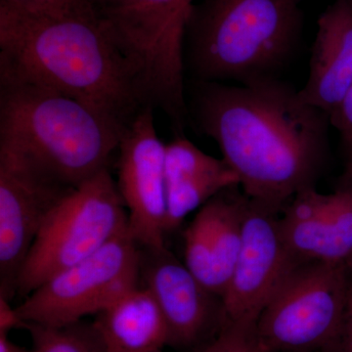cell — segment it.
Masks as SVG:
<instances>
[{
    "label": "cell",
    "instance_id": "1",
    "mask_svg": "<svg viewBox=\"0 0 352 352\" xmlns=\"http://www.w3.org/2000/svg\"><path fill=\"white\" fill-rule=\"evenodd\" d=\"M189 115L219 145L245 196L282 212L312 188L330 157V116L276 78L248 85L194 82Z\"/></svg>",
    "mask_w": 352,
    "mask_h": 352
},
{
    "label": "cell",
    "instance_id": "18",
    "mask_svg": "<svg viewBox=\"0 0 352 352\" xmlns=\"http://www.w3.org/2000/svg\"><path fill=\"white\" fill-rule=\"evenodd\" d=\"M32 352H108L94 324L76 322L64 327L25 323Z\"/></svg>",
    "mask_w": 352,
    "mask_h": 352
},
{
    "label": "cell",
    "instance_id": "15",
    "mask_svg": "<svg viewBox=\"0 0 352 352\" xmlns=\"http://www.w3.org/2000/svg\"><path fill=\"white\" fill-rule=\"evenodd\" d=\"M166 235L182 226L185 217L229 187L240 186L235 171L223 159L206 154L189 139L176 136L164 149Z\"/></svg>",
    "mask_w": 352,
    "mask_h": 352
},
{
    "label": "cell",
    "instance_id": "21",
    "mask_svg": "<svg viewBox=\"0 0 352 352\" xmlns=\"http://www.w3.org/2000/svg\"><path fill=\"white\" fill-rule=\"evenodd\" d=\"M331 124L340 132L344 146L352 144V85L338 108L330 116Z\"/></svg>",
    "mask_w": 352,
    "mask_h": 352
},
{
    "label": "cell",
    "instance_id": "7",
    "mask_svg": "<svg viewBox=\"0 0 352 352\" xmlns=\"http://www.w3.org/2000/svg\"><path fill=\"white\" fill-rule=\"evenodd\" d=\"M346 263L296 264L259 316V338L274 352H326L339 339L349 296Z\"/></svg>",
    "mask_w": 352,
    "mask_h": 352
},
{
    "label": "cell",
    "instance_id": "13",
    "mask_svg": "<svg viewBox=\"0 0 352 352\" xmlns=\"http://www.w3.org/2000/svg\"><path fill=\"white\" fill-rule=\"evenodd\" d=\"M282 232L296 263H346L352 254V187L321 194L302 190L285 207Z\"/></svg>",
    "mask_w": 352,
    "mask_h": 352
},
{
    "label": "cell",
    "instance_id": "10",
    "mask_svg": "<svg viewBox=\"0 0 352 352\" xmlns=\"http://www.w3.org/2000/svg\"><path fill=\"white\" fill-rule=\"evenodd\" d=\"M154 107L143 108L124 129L117 151V183L129 231L139 247L166 244V144L157 136Z\"/></svg>",
    "mask_w": 352,
    "mask_h": 352
},
{
    "label": "cell",
    "instance_id": "11",
    "mask_svg": "<svg viewBox=\"0 0 352 352\" xmlns=\"http://www.w3.org/2000/svg\"><path fill=\"white\" fill-rule=\"evenodd\" d=\"M140 249V282L156 298L168 331V346L197 352L226 322L223 302L197 279L166 245Z\"/></svg>",
    "mask_w": 352,
    "mask_h": 352
},
{
    "label": "cell",
    "instance_id": "19",
    "mask_svg": "<svg viewBox=\"0 0 352 352\" xmlns=\"http://www.w3.org/2000/svg\"><path fill=\"white\" fill-rule=\"evenodd\" d=\"M197 352H274L259 338L256 324L226 320L212 342Z\"/></svg>",
    "mask_w": 352,
    "mask_h": 352
},
{
    "label": "cell",
    "instance_id": "12",
    "mask_svg": "<svg viewBox=\"0 0 352 352\" xmlns=\"http://www.w3.org/2000/svg\"><path fill=\"white\" fill-rule=\"evenodd\" d=\"M279 212L249 198L239 258L222 296L226 320L258 324L261 312L298 264L285 242Z\"/></svg>",
    "mask_w": 352,
    "mask_h": 352
},
{
    "label": "cell",
    "instance_id": "27",
    "mask_svg": "<svg viewBox=\"0 0 352 352\" xmlns=\"http://www.w3.org/2000/svg\"><path fill=\"white\" fill-rule=\"evenodd\" d=\"M346 150H352V144L349 146H346Z\"/></svg>",
    "mask_w": 352,
    "mask_h": 352
},
{
    "label": "cell",
    "instance_id": "24",
    "mask_svg": "<svg viewBox=\"0 0 352 352\" xmlns=\"http://www.w3.org/2000/svg\"><path fill=\"white\" fill-rule=\"evenodd\" d=\"M346 157L344 170L340 179L338 188H349L352 187V150H346Z\"/></svg>",
    "mask_w": 352,
    "mask_h": 352
},
{
    "label": "cell",
    "instance_id": "4",
    "mask_svg": "<svg viewBox=\"0 0 352 352\" xmlns=\"http://www.w3.org/2000/svg\"><path fill=\"white\" fill-rule=\"evenodd\" d=\"M124 129L66 95L0 80V146L69 186L110 168Z\"/></svg>",
    "mask_w": 352,
    "mask_h": 352
},
{
    "label": "cell",
    "instance_id": "28",
    "mask_svg": "<svg viewBox=\"0 0 352 352\" xmlns=\"http://www.w3.org/2000/svg\"><path fill=\"white\" fill-rule=\"evenodd\" d=\"M153 352H162V351H153Z\"/></svg>",
    "mask_w": 352,
    "mask_h": 352
},
{
    "label": "cell",
    "instance_id": "8",
    "mask_svg": "<svg viewBox=\"0 0 352 352\" xmlns=\"http://www.w3.org/2000/svg\"><path fill=\"white\" fill-rule=\"evenodd\" d=\"M139 282L140 249L127 229L50 278L16 308L25 323L64 327L98 314Z\"/></svg>",
    "mask_w": 352,
    "mask_h": 352
},
{
    "label": "cell",
    "instance_id": "25",
    "mask_svg": "<svg viewBox=\"0 0 352 352\" xmlns=\"http://www.w3.org/2000/svg\"><path fill=\"white\" fill-rule=\"evenodd\" d=\"M346 265L347 270H349V272L352 274V254L349 256V258L346 259Z\"/></svg>",
    "mask_w": 352,
    "mask_h": 352
},
{
    "label": "cell",
    "instance_id": "9",
    "mask_svg": "<svg viewBox=\"0 0 352 352\" xmlns=\"http://www.w3.org/2000/svg\"><path fill=\"white\" fill-rule=\"evenodd\" d=\"M0 146V296L12 302L23 264L44 222L75 189Z\"/></svg>",
    "mask_w": 352,
    "mask_h": 352
},
{
    "label": "cell",
    "instance_id": "16",
    "mask_svg": "<svg viewBox=\"0 0 352 352\" xmlns=\"http://www.w3.org/2000/svg\"><path fill=\"white\" fill-rule=\"evenodd\" d=\"M92 324L108 352H153L168 344L163 312L140 285L96 314Z\"/></svg>",
    "mask_w": 352,
    "mask_h": 352
},
{
    "label": "cell",
    "instance_id": "20",
    "mask_svg": "<svg viewBox=\"0 0 352 352\" xmlns=\"http://www.w3.org/2000/svg\"><path fill=\"white\" fill-rule=\"evenodd\" d=\"M87 0H0L23 12L38 15H61L75 10L85 4Z\"/></svg>",
    "mask_w": 352,
    "mask_h": 352
},
{
    "label": "cell",
    "instance_id": "26",
    "mask_svg": "<svg viewBox=\"0 0 352 352\" xmlns=\"http://www.w3.org/2000/svg\"><path fill=\"white\" fill-rule=\"evenodd\" d=\"M18 352H32V351H25V349H22V347H21L20 351Z\"/></svg>",
    "mask_w": 352,
    "mask_h": 352
},
{
    "label": "cell",
    "instance_id": "23",
    "mask_svg": "<svg viewBox=\"0 0 352 352\" xmlns=\"http://www.w3.org/2000/svg\"><path fill=\"white\" fill-rule=\"evenodd\" d=\"M11 300L0 296V333H7L14 329H24L25 322L21 318L17 308L12 307Z\"/></svg>",
    "mask_w": 352,
    "mask_h": 352
},
{
    "label": "cell",
    "instance_id": "5",
    "mask_svg": "<svg viewBox=\"0 0 352 352\" xmlns=\"http://www.w3.org/2000/svg\"><path fill=\"white\" fill-rule=\"evenodd\" d=\"M131 64L146 105L160 108L182 129L185 30L194 0H87Z\"/></svg>",
    "mask_w": 352,
    "mask_h": 352
},
{
    "label": "cell",
    "instance_id": "29",
    "mask_svg": "<svg viewBox=\"0 0 352 352\" xmlns=\"http://www.w3.org/2000/svg\"><path fill=\"white\" fill-rule=\"evenodd\" d=\"M298 1L302 2V1H303V0H298Z\"/></svg>",
    "mask_w": 352,
    "mask_h": 352
},
{
    "label": "cell",
    "instance_id": "3",
    "mask_svg": "<svg viewBox=\"0 0 352 352\" xmlns=\"http://www.w3.org/2000/svg\"><path fill=\"white\" fill-rule=\"evenodd\" d=\"M298 0H203L185 30L184 64L194 82L248 85L276 80L303 30Z\"/></svg>",
    "mask_w": 352,
    "mask_h": 352
},
{
    "label": "cell",
    "instance_id": "14",
    "mask_svg": "<svg viewBox=\"0 0 352 352\" xmlns=\"http://www.w3.org/2000/svg\"><path fill=\"white\" fill-rule=\"evenodd\" d=\"M352 85V0H335L317 22L309 75L300 97L329 116Z\"/></svg>",
    "mask_w": 352,
    "mask_h": 352
},
{
    "label": "cell",
    "instance_id": "22",
    "mask_svg": "<svg viewBox=\"0 0 352 352\" xmlns=\"http://www.w3.org/2000/svg\"><path fill=\"white\" fill-rule=\"evenodd\" d=\"M326 352H352V274L349 272V296L344 326L339 339Z\"/></svg>",
    "mask_w": 352,
    "mask_h": 352
},
{
    "label": "cell",
    "instance_id": "17",
    "mask_svg": "<svg viewBox=\"0 0 352 352\" xmlns=\"http://www.w3.org/2000/svg\"><path fill=\"white\" fill-rule=\"evenodd\" d=\"M215 219L217 201L214 197L200 208L183 234L185 265L210 292L212 285V236Z\"/></svg>",
    "mask_w": 352,
    "mask_h": 352
},
{
    "label": "cell",
    "instance_id": "2",
    "mask_svg": "<svg viewBox=\"0 0 352 352\" xmlns=\"http://www.w3.org/2000/svg\"><path fill=\"white\" fill-rule=\"evenodd\" d=\"M0 80L66 95L122 127L148 106L135 71L87 1L61 15L0 3Z\"/></svg>",
    "mask_w": 352,
    "mask_h": 352
},
{
    "label": "cell",
    "instance_id": "6",
    "mask_svg": "<svg viewBox=\"0 0 352 352\" xmlns=\"http://www.w3.org/2000/svg\"><path fill=\"white\" fill-rule=\"evenodd\" d=\"M127 229L126 208L106 168L76 187L45 220L18 276L17 296L27 298Z\"/></svg>",
    "mask_w": 352,
    "mask_h": 352
}]
</instances>
